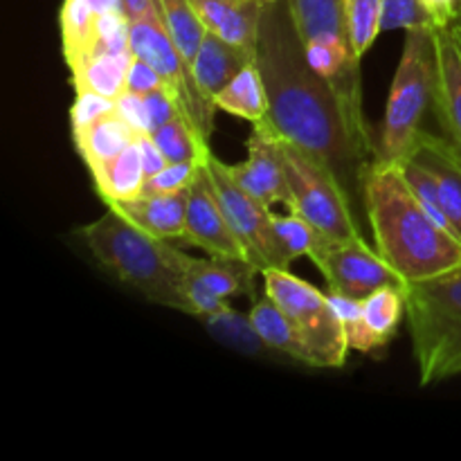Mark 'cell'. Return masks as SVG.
Wrapping results in <instances>:
<instances>
[{
    "instance_id": "9c48e42d",
    "label": "cell",
    "mask_w": 461,
    "mask_h": 461,
    "mask_svg": "<svg viewBox=\"0 0 461 461\" xmlns=\"http://www.w3.org/2000/svg\"><path fill=\"white\" fill-rule=\"evenodd\" d=\"M131 48H133L135 57L144 59L156 68L158 75L165 81V88L180 104L185 120L210 144L216 106L201 93L192 70L185 66L183 57H180L178 48L174 45L165 25L160 3H156V7L147 16L131 23Z\"/></svg>"
},
{
    "instance_id": "f546056e",
    "label": "cell",
    "mask_w": 461,
    "mask_h": 461,
    "mask_svg": "<svg viewBox=\"0 0 461 461\" xmlns=\"http://www.w3.org/2000/svg\"><path fill=\"white\" fill-rule=\"evenodd\" d=\"M151 135L169 162L205 160V156L210 153V144L192 129V124L183 115L167 122Z\"/></svg>"
},
{
    "instance_id": "2e32d148",
    "label": "cell",
    "mask_w": 461,
    "mask_h": 461,
    "mask_svg": "<svg viewBox=\"0 0 461 461\" xmlns=\"http://www.w3.org/2000/svg\"><path fill=\"white\" fill-rule=\"evenodd\" d=\"M187 203L189 189L174 194H156V196H138L131 201L111 203L115 212H120L124 219L138 225L140 230L149 232L158 239H180L185 232V221H187Z\"/></svg>"
},
{
    "instance_id": "9a60e30c",
    "label": "cell",
    "mask_w": 461,
    "mask_h": 461,
    "mask_svg": "<svg viewBox=\"0 0 461 461\" xmlns=\"http://www.w3.org/2000/svg\"><path fill=\"white\" fill-rule=\"evenodd\" d=\"M408 156L430 171L450 228L461 239V151L444 135L423 131Z\"/></svg>"
},
{
    "instance_id": "ab89813d",
    "label": "cell",
    "mask_w": 461,
    "mask_h": 461,
    "mask_svg": "<svg viewBox=\"0 0 461 461\" xmlns=\"http://www.w3.org/2000/svg\"><path fill=\"white\" fill-rule=\"evenodd\" d=\"M138 147H140V158H142V167L147 178L149 176L158 174V171H162L167 165H169L165 153L160 151V147H158L156 140H153V135H138Z\"/></svg>"
},
{
    "instance_id": "d4e9b609",
    "label": "cell",
    "mask_w": 461,
    "mask_h": 461,
    "mask_svg": "<svg viewBox=\"0 0 461 461\" xmlns=\"http://www.w3.org/2000/svg\"><path fill=\"white\" fill-rule=\"evenodd\" d=\"M135 54L93 52L77 70H72V86L77 90H95L104 97L117 99L126 90V75Z\"/></svg>"
},
{
    "instance_id": "7a4b0ae2",
    "label": "cell",
    "mask_w": 461,
    "mask_h": 461,
    "mask_svg": "<svg viewBox=\"0 0 461 461\" xmlns=\"http://www.w3.org/2000/svg\"><path fill=\"white\" fill-rule=\"evenodd\" d=\"M360 194L376 250L405 282L461 266V239L428 214L399 167L374 158L365 167Z\"/></svg>"
},
{
    "instance_id": "1f68e13d",
    "label": "cell",
    "mask_w": 461,
    "mask_h": 461,
    "mask_svg": "<svg viewBox=\"0 0 461 461\" xmlns=\"http://www.w3.org/2000/svg\"><path fill=\"white\" fill-rule=\"evenodd\" d=\"M329 297H331L333 309H336L342 329H345L349 349L360 351V354H372V351L381 349L376 336H374L372 329L365 322L360 300H351V297L338 295V293H329Z\"/></svg>"
},
{
    "instance_id": "30bf717a",
    "label": "cell",
    "mask_w": 461,
    "mask_h": 461,
    "mask_svg": "<svg viewBox=\"0 0 461 461\" xmlns=\"http://www.w3.org/2000/svg\"><path fill=\"white\" fill-rule=\"evenodd\" d=\"M205 167L230 228L234 230L239 241L246 248L248 261H250L259 273H264V270L268 268H291V266L286 264V259H284L282 246H279L277 232H275L273 212H270V207L266 205V203H261L259 198L250 196V194L230 176L228 165L221 162L212 151L207 153Z\"/></svg>"
},
{
    "instance_id": "74e56055",
    "label": "cell",
    "mask_w": 461,
    "mask_h": 461,
    "mask_svg": "<svg viewBox=\"0 0 461 461\" xmlns=\"http://www.w3.org/2000/svg\"><path fill=\"white\" fill-rule=\"evenodd\" d=\"M162 86H165V81H162V77L158 75L156 68H153L149 61H144V59L133 57V61H131V68H129V75H126V90L138 95H149L153 93V90L162 88Z\"/></svg>"
},
{
    "instance_id": "ac0fdd59",
    "label": "cell",
    "mask_w": 461,
    "mask_h": 461,
    "mask_svg": "<svg viewBox=\"0 0 461 461\" xmlns=\"http://www.w3.org/2000/svg\"><path fill=\"white\" fill-rule=\"evenodd\" d=\"M250 320L257 327V331H259V336L264 338L266 345H268L275 354L306 365V367L320 369L318 356H315L313 347L309 345L304 333L297 329V324L279 309V304L273 297L266 295L261 297V300H257L250 311Z\"/></svg>"
},
{
    "instance_id": "836d02e7",
    "label": "cell",
    "mask_w": 461,
    "mask_h": 461,
    "mask_svg": "<svg viewBox=\"0 0 461 461\" xmlns=\"http://www.w3.org/2000/svg\"><path fill=\"white\" fill-rule=\"evenodd\" d=\"M435 30L421 0H385L383 3V32Z\"/></svg>"
},
{
    "instance_id": "4316f807",
    "label": "cell",
    "mask_w": 461,
    "mask_h": 461,
    "mask_svg": "<svg viewBox=\"0 0 461 461\" xmlns=\"http://www.w3.org/2000/svg\"><path fill=\"white\" fill-rule=\"evenodd\" d=\"M158 3H160V12L171 41L178 48L185 66L192 70L198 52H201L203 41L207 36L205 23L201 21V16H198L189 0H158Z\"/></svg>"
},
{
    "instance_id": "44dd1931",
    "label": "cell",
    "mask_w": 461,
    "mask_h": 461,
    "mask_svg": "<svg viewBox=\"0 0 461 461\" xmlns=\"http://www.w3.org/2000/svg\"><path fill=\"white\" fill-rule=\"evenodd\" d=\"M135 131L117 113L72 133V142L90 171L120 156L129 144L135 142Z\"/></svg>"
},
{
    "instance_id": "8d00e7d4",
    "label": "cell",
    "mask_w": 461,
    "mask_h": 461,
    "mask_svg": "<svg viewBox=\"0 0 461 461\" xmlns=\"http://www.w3.org/2000/svg\"><path fill=\"white\" fill-rule=\"evenodd\" d=\"M144 104H147L149 122H151V133L160 129V126H165L167 122L174 120V117L183 115L180 104L176 102V97L165 88V86L153 90V93L144 95Z\"/></svg>"
},
{
    "instance_id": "f35d334b",
    "label": "cell",
    "mask_w": 461,
    "mask_h": 461,
    "mask_svg": "<svg viewBox=\"0 0 461 461\" xmlns=\"http://www.w3.org/2000/svg\"><path fill=\"white\" fill-rule=\"evenodd\" d=\"M432 27H450L461 23V0H421Z\"/></svg>"
},
{
    "instance_id": "484cf974",
    "label": "cell",
    "mask_w": 461,
    "mask_h": 461,
    "mask_svg": "<svg viewBox=\"0 0 461 461\" xmlns=\"http://www.w3.org/2000/svg\"><path fill=\"white\" fill-rule=\"evenodd\" d=\"M97 39V12L84 0H63L61 41L68 68L77 70L93 54Z\"/></svg>"
},
{
    "instance_id": "4dcf8cb0",
    "label": "cell",
    "mask_w": 461,
    "mask_h": 461,
    "mask_svg": "<svg viewBox=\"0 0 461 461\" xmlns=\"http://www.w3.org/2000/svg\"><path fill=\"white\" fill-rule=\"evenodd\" d=\"M383 3L385 0H345L347 30L358 59H363L383 32Z\"/></svg>"
},
{
    "instance_id": "f1b7e54d",
    "label": "cell",
    "mask_w": 461,
    "mask_h": 461,
    "mask_svg": "<svg viewBox=\"0 0 461 461\" xmlns=\"http://www.w3.org/2000/svg\"><path fill=\"white\" fill-rule=\"evenodd\" d=\"M273 225L288 266L300 257H313L329 241L327 234L320 232L313 223L295 212H288L284 216L273 212Z\"/></svg>"
},
{
    "instance_id": "ba28073f",
    "label": "cell",
    "mask_w": 461,
    "mask_h": 461,
    "mask_svg": "<svg viewBox=\"0 0 461 461\" xmlns=\"http://www.w3.org/2000/svg\"><path fill=\"white\" fill-rule=\"evenodd\" d=\"M266 295L273 297L279 309L297 324L318 356L320 369L345 367L349 342L340 318L331 304L329 293H320L313 284L304 282L291 270L268 268L261 273Z\"/></svg>"
},
{
    "instance_id": "7402d4cb",
    "label": "cell",
    "mask_w": 461,
    "mask_h": 461,
    "mask_svg": "<svg viewBox=\"0 0 461 461\" xmlns=\"http://www.w3.org/2000/svg\"><path fill=\"white\" fill-rule=\"evenodd\" d=\"M90 174H93L95 187H97L99 196L104 198L106 205L138 198L140 194H142L144 180H147L142 158H140L138 138H135V142L129 144L120 156L113 158L106 165L93 169Z\"/></svg>"
},
{
    "instance_id": "8fae6325",
    "label": "cell",
    "mask_w": 461,
    "mask_h": 461,
    "mask_svg": "<svg viewBox=\"0 0 461 461\" xmlns=\"http://www.w3.org/2000/svg\"><path fill=\"white\" fill-rule=\"evenodd\" d=\"M320 273L329 284V293L365 300L381 288L396 286L408 288V282L396 273L385 257L369 248L365 239L336 241L329 239L313 257H311Z\"/></svg>"
},
{
    "instance_id": "603a6c76",
    "label": "cell",
    "mask_w": 461,
    "mask_h": 461,
    "mask_svg": "<svg viewBox=\"0 0 461 461\" xmlns=\"http://www.w3.org/2000/svg\"><path fill=\"white\" fill-rule=\"evenodd\" d=\"M198 320L205 324L207 333L216 342H221L225 349L248 356V358H275V351L266 345L264 338L259 336L257 327L252 324L250 313L243 315L241 311L225 306V309L203 315Z\"/></svg>"
},
{
    "instance_id": "b9f144b4",
    "label": "cell",
    "mask_w": 461,
    "mask_h": 461,
    "mask_svg": "<svg viewBox=\"0 0 461 461\" xmlns=\"http://www.w3.org/2000/svg\"><path fill=\"white\" fill-rule=\"evenodd\" d=\"M88 7H93L97 14H106V12H122L120 0H84Z\"/></svg>"
},
{
    "instance_id": "8992f818",
    "label": "cell",
    "mask_w": 461,
    "mask_h": 461,
    "mask_svg": "<svg viewBox=\"0 0 461 461\" xmlns=\"http://www.w3.org/2000/svg\"><path fill=\"white\" fill-rule=\"evenodd\" d=\"M437 88V48L432 30H408L401 61L392 79L387 97L385 120L376 142V160H403L419 135L423 133V120L435 108Z\"/></svg>"
},
{
    "instance_id": "e0dca14e",
    "label": "cell",
    "mask_w": 461,
    "mask_h": 461,
    "mask_svg": "<svg viewBox=\"0 0 461 461\" xmlns=\"http://www.w3.org/2000/svg\"><path fill=\"white\" fill-rule=\"evenodd\" d=\"M189 3L205 23L207 32L257 54L264 3L259 0H189Z\"/></svg>"
},
{
    "instance_id": "4fadbf2b",
    "label": "cell",
    "mask_w": 461,
    "mask_h": 461,
    "mask_svg": "<svg viewBox=\"0 0 461 461\" xmlns=\"http://www.w3.org/2000/svg\"><path fill=\"white\" fill-rule=\"evenodd\" d=\"M180 241L187 243V246L201 248V250H205L212 257L248 259L246 248L239 241L234 230L230 228L223 207H221L219 198H216L205 160H203L196 180L189 187L187 221H185V232Z\"/></svg>"
},
{
    "instance_id": "cb8c5ba5",
    "label": "cell",
    "mask_w": 461,
    "mask_h": 461,
    "mask_svg": "<svg viewBox=\"0 0 461 461\" xmlns=\"http://www.w3.org/2000/svg\"><path fill=\"white\" fill-rule=\"evenodd\" d=\"M214 106L237 115L250 124L268 120V95L257 61L248 63L223 90L214 97Z\"/></svg>"
},
{
    "instance_id": "3957f363",
    "label": "cell",
    "mask_w": 461,
    "mask_h": 461,
    "mask_svg": "<svg viewBox=\"0 0 461 461\" xmlns=\"http://www.w3.org/2000/svg\"><path fill=\"white\" fill-rule=\"evenodd\" d=\"M90 255L144 300L189 315L185 279L196 257H189L167 239L151 237L108 207L97 221L79 230Z\"/></svg>"
},
{
    "instance_id": "ffe728a7",
    "label": "cell",
    "mask_w": 461,
    "mask_h": 461,
    "mask_svg": "<svg viewBox=\"0 0 461 461\" xmlns=\"http://www.w3.org/2000/svg\"><path fill=\"white\" fill-rule=\"evenodd\" d=\"M257 273L259 270L248 259L210 255V259H194L185 282L230 302L234 297L255 295Z\"/></svg>"
},
{
    "instance_id": "d6986e66",
    "label": "cell",
    "mask_w": 461,
    "mask_h": 461,
    "mask_svg": "<svg viewBox=\"0 0 461 461\" xmlns=\"http://www.w3.org/2000/svg\"><path fill=\"white\" fill-rule=\"evenodd\" d=\"M252 61H257V54L207 32L192 72L201 93L214 102L216 95Z\"/></svg>"
},
{
    "instance_id": "e575fe53",
    "label": "cell",
    "mask_w": 461,
    "mask_h": 461,
    "mask_svg": "<svg viewBox=\"0 0 461 461\" xmlns=\"http://www.w3.org/2000/svg\"><path fill=\"white\" fill-rule=\"evenodd\" d=\"M113 113H117V99L104 97V95L95 93V90H77V99L72 102L70 108L72 133L95 124L102 117L113 115Z\"/></svg>"
},
{
    "instance_id": "52a82bcc",
    "label": "cell",
    "mask_w": 461,
    "mask_h": 461,
    "mask_svg": "<svg viewBox=\"0 0 461 461\" xmlns=\"http://www.w3.org/2000/svg\"><path fill=\"white\" fill-rule=\"evenodd\" d=\"M279 156L291 189L288 210L304 216L329 239L336 241L363 239L351 214L349 194L327 165L284 138H279Z\"/></svg>"
},
{
    "instance_id": "7bdbcfd3",
    "label": "cell",
    "mask_w": 461,
    "mask_h": 461,
    "mask_svg": "<svg viewBox=\"0 0 461 461\" xmlns=\"http://www.w3.org/2000/svg\"><path fill=\"white\" fill-rule=\"evenodd\" d=\"M259 3H277V0H259Z\"/></svg>"
},
{
    "instance_id": "6da1fadb",
    "label": "cell",
    "mask_w": 461,
    "mask_h": 461,
    "mask_svg": "<svg viewBox=\"0 0 461 461\" xmlns=\"http://www.w3.org/2000/svg\"><path fill=\"white\" fill-rule=\"evenodd\" d=\"M257 66L268 95V117L288 142L327 165L351 201L360 198L369 158L351 135L331 86L306 59L288 0L264 3Z\"/></svg>"
},
{
    "instance_id": "5b68a950",
    "label": "cell",
    "mask_w": 461,
    "mask_h": 461,
    "mask_svg": "<svg viewBox=\"0 0 461 461\" xmlns=\"http://www.w3.org/2000/svg\"><path fill=\"white\" fill-rule=\"evenodd\" d=\"M408 324L423 387L461 376V266L408 284Z\"/></svg>"
},
{
    "instance_id": "d590c367",
    "label": "cell",
    "mask_w": 461,
    "mask_h": 461,
    "mask_svg": "<svg viewBox=\"0 0 461 461\" xmlns=\"http://www.w3.org/2000/svg\"><path fill=\"white\" fill-rule=\"evenodd\" d=\"M117 115L135 131V135H151V122H149L144 95L124 90L117 97Z\"/></svg>"
},
{
    "instance_id": "83f0119b",
    "label": "cell",
    "mask_w": 461,
    "mask_h": 461,
    "mask_svg": "<svg viewBox=\"0 0 461 461\" xmlns=\"http://www.w3.org/2000/svg\"><path fill=\"white\" fill-rule=\"evenodd\" d=\"M360 304H363L365 322L376 336L378 345L385 347L387 342L394 340L401 322L408 318V288H381L360 300Z\"/></svg>"
},
{
    "instance_id": "277c9868",
    "label": "cell",
    "mask_w": 461,
    "mask_h": 461,
    "mask_svg": "<svg viewBox=\"0 0 461 461\" xmlns=\"http://www.w3.org/2000/svg\"><path fill=\"white\" fill-rule=\"evenodd\" d=\"M288 5L306 59L331 86L358 147L376 158V142L363 113L360 59L347 30L345 0H288Z\"/></svg>"
},
{
    "instance_id": "d6a6232c",
    "label": "cell",
    "mask_w": 461,
    "mask_h": 461,
    "mask_svg": "<svg viewBox=\"0 0 461 461\" xmlns=\"http://www.w3.org/2000/svg\"><path fill=\"white\" fill-rule=\"evenodd\" d=\"M203 160L192 162H169L162 171L149 176L140 196H156V194H174L189 189L201 171Z\"/></svg>"
},
{
    "instance_id": "5bb4252c",
    "label": "cell",
    "mask_w": 461,
    "mask_h": 461,
    "mask_svg": "<svg viewBox=\"0 0 461 461\" xmlns=\"http://www.w3.org/2000/svg\"><path fill=\"white\" fill-rule=\"evenodd\" d=\"M437 88L435 115L444 138L461 151V23L437 27Z\"/></svg>"
},
{
    "instance_id": "7c38bea8",
    "label": "cell",
    "mask_w": 461,
    "mask_h": 461,
    "mask_svg": "<svg viewBox=\"0 0 461 461\" xmlns=\"http://www.w3.org/2000/svg\"><path fill=\"white\" fill-rule=\"evenodd\" d=\"M279 138L282 135L275 131L270 117L259 124H252L248 138V158L239 165H228V171L250 196L259 198L268 207L277 203L291 207V189L279 156Z\"/></svg>"
},
{
    "instance_id": "60d3db41",
    "label": "cell",
    "mask_w": 461,
    "mask_h": 461,
    "mask_svg": "<svg viewBox=\"0 0 461 461\" xmlns=\"http://www.w3.org/2000/svg\"><path fill=\"white\" fill-rule=\"evenodd\" d=\"M156 3L158 0H120L122 12L126 14V18H129L131 23L147 16V14L156 7Z\"/></svg>"
}]
</instances>
